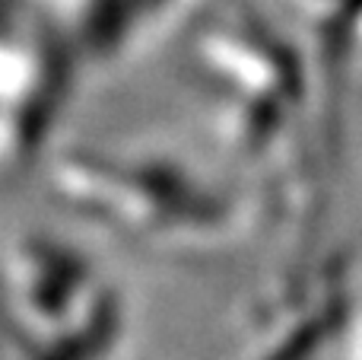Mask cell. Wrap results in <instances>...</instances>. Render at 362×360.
Segmentation results:
<instances>
[{"mask_svg":"<svg viewBox=\"0 0 362 360\" xmlns=\"http://www.w3.org/2000/svg\"><path fill=\"white\" fill-rule=\"evenodd\" d=\"M61 201L83 217L159 242H226L235 233L238 201L197 179L181 163L159 157L70 153L51 169Z\"/></svg>","mask_w":362,"mask_h":360,"instance_id":"6da1fadb","label":"cell"},{"mask_svg":"<svg viewBox=\"0 0 362 360\" xmlns=\"http://www.w3.org/2000/svg\"><path fill=\"white\" fill-rule=\"evenodd\" d=\"M10 335L29 348L67 360L105 357L118 338V300L102 278L42 236L6 249Z\"/></svg>","mask_w":362,"mask_h":360,"instance_id":"7a4b0ae2","label":"cell"}]
</instances>
